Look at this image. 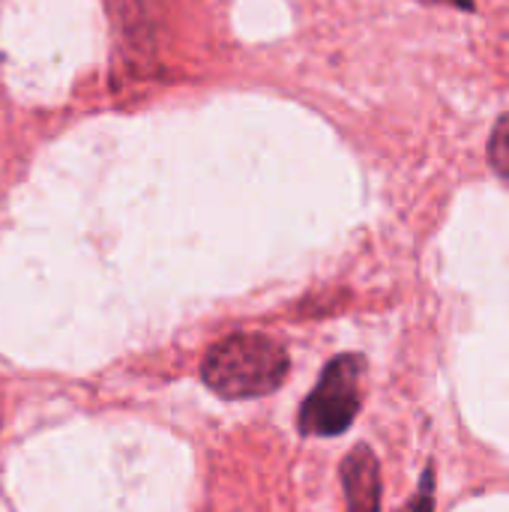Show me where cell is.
Returning <instances> with one entry per match:
<instances>
[{"instance_id": "cell-1", "label": "cell", "mask_w": 509, "mask_h": 512, "mask_svg": "<svg viewBox=\"0 0 509 512\" xmlns=\"http://www.w3.org/2000/svg\"><path fill=\"white\" fill-rule=\"evenodd\" d=\"M288 351L261 333H234L201 360V381L222 399H258L276 393L288 378Z\"/></svg>"}, {"instance_id": "cell-2", "label": "cell", "mask_w": 509, "mask_h": 512, "mask_svg": "<svg viewBox=\"0 0 509 512\" xmlns=\"http://www.w3.org/2000/svg\"><path fill=\"white\" fill-rule=\"evenodd\" d=\"M363 372L366 360L360 354L333 357L300 408V432L309 438H336L348 432L354 417L360 414Z\"/></svg>"}, {"instance_id": "cell-3", "label": "cell", "mask_w": 509, "mask_h": 512, "mask_svg": "<svg viewBox=\"0 0 509 512\" xmlns=\"http://www.w3.org/2000/svg\"><path fill=\"white\" fill-rule=\"evenodd\" d=\"M342 489H345V512L381 510V465L369 447L351 450L342 462Z\"/></svg>"}, {"instance_id": "cell-4", "label": "cell", "mask_w": 509, "mask_h": 512, "mask_svg": "<svg viewBox=\"0 0 509 512\" xmlns=\"http://www.w3.org/2000/svg\"><path fill=\"white\" fill-rule=\"evenodd\" d=\"M489 165L498 177L509 180V111L495 123L492 135H489Z\"/></svg>"}, {"instance_id": "cell-5", "label": "cell", "mask_w": 509, "mask_h": 512, "mask_svg": "<svg viewBox=\"0 0 509 512\" xmlns=\"http://www.w3.org/2000/svg\"><path fill=\"white\" fill-rule=\"evenodd\" d=\"M411 512H435V471L432 468L420 480V492H417V501H414Z\"/></svg>"}, {"instance_id": "cell-6", "label": "cell", "mask_w": 509, "mask_h": 512, "mask_svg": "<svg viewBox=\"0 0 509 512\" xmlns=\"http://www.w3.org/2000/svg\"><path fill=\"white\" fill-rule=\"evenodd\" d=\"M423 3H450V6H459V9H474V0H423Z\"/></svg>"}]
</instances>
